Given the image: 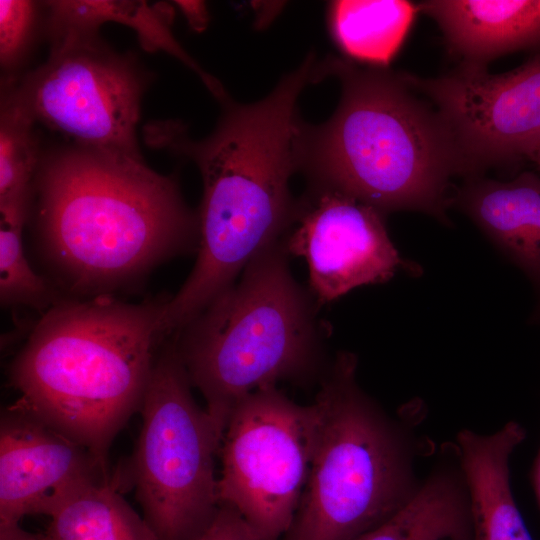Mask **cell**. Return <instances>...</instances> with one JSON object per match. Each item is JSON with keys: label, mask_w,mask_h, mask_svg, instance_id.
Here are the masks:
<instances>
[{"label": "cell", "mask_w": 540, "mask_h": 540, "mask_svg": "<svg viewBox=\"0 0 540 540\" xmlns=\"http://www.w3.org/2000/svg\"><path fill=\"white\" fill-rule=\"evenodd\" d=\"M119 477L83 485L50 513L44 540H159L119 492Z\"/></svg>", "instance_id": "e0dca14e"}, {"label": "cell", "mask_w": 540, "mask_h": 540, "mask_svg": "<svg viewBox=\"0 0 540 540\" xmlns=\"http://www.w3.org/2000/svg\"><path fill=\"white\" fill-rule=\"evenodd\" d=\"M49 28L52 33L66 31L97 33L108 21L134 29L149 51L163 50L202 75L203 68L175 40L171 30L173 10L167 4L149 5L145 1H49Z\"/></svg>", "instance_id": "d6986e66"}, {"label": "cell", "mask_w": 540, "mask_h": 540, "mask_svg": "<svg viewBox=\"0 0 540 540\" xmlns=\"http://www.w3.org/2000/svg\"><path fill=\"white\" fill-rule=\"evenodd\" d=\"M530 161H532L536 165L537 169L540 171V148L531 157Z\"/></svg>", "instance_id": "4316f807"}, {"label": "cell", "mask_w": 540, "mask_h": 540, "mask_svg": "<svg viewBox=\"0 0 540 540\" xmlns=\"http://www.w3.org/2000/svg\"><path fill=\"white\" fill-rule=\"evenodd\" d=\"M419 12L401 0H339L329 8L332 36L350 58L387 67Z\"/></svg>", "instance_id": "ac0fdd59"}, {"label": "cell", "mask_w": 540, "mask_h": 540, "mask_svg": "<svg viewBox=\"0 0 540 540\" xmlns=\"http://www.w3.org/2000/svg\"><path fill=\"white\" fill-rule=\"evenodd\" d=\"M526 430L509 421L490 434L462 429L456 457L470 508L472 540H533L516 505L509 462L524 441Z\"/></svg>", "instance_id": "5bb4252c"}, {"label": "cell", "mask_w": 540, "mask_h": 540, "mask_svg": "<svg viewBox=\"0 0 540 540\" xmlns=\"http://www.w3.org/2000/svg\"><path fill=\"white\" fill-rule=\"evenodd\" d=\"M314 436L311 405L261 388L232 411L219 456V503L235 509L265 540H282L307 482Z\"/></svg>", "instance_id": "ba28073f"}, {"label": "cell", "mask_w": 540, "mask_h": 540, "mask_svg": "<svg viewBox=\"0 0 540 540\" xmlns=\"http://www.w3.org/2000/svg\"><path fill=\"white\" fill-rule=\"evenodd\" d=\"M452 207L540 286V175L525 171L510 181L465 179L452 192Z\"/></svg>", "instance_id": "9a60e30c"}, {"label": "cell", "mask_w": 540, "mask_h": 540, "mask_svg": "<svg viewBox=\"0 0 540 540\" xmlns=\"http://www.w3.org/2000/svg\"><path fill=\"white\" fill-rule=\"evenodd\" d=\"M403 76L450 128L466 179L491 167L530 160L540 148V52L500 74L459 64L437 77Z\"/></svg>", "instance_id": "30bf717a"}, {"label": "cell", "mask_w": 540, "mask_h": 540, "mask_svg": "<svg viewBox=\"0 0 540 540\" xmlns=\"http://www.w3.org/2000/svg\"><path fill=\"white\" fill-rule=\"evenodd\" d=\"M287 255L283 239L266 247L237 283L172 334L190 383L222 436L246 396L305 376L318 363L313 303L292 276Z\"/></svg>", "instance_id": "5b68a950"}, {"label": "cell", "mask_w": 540, "mask_h": 540, "mask_svg": "<svg viewBox=\"0 0 540 540\" xmlns=\"http://www.w3.org/2000/svg\"><path fill=\"white\" fill-rule=\"evenodd\" d=\"M0 540H44L43 534L25 530L20 522L0 520Z\"/></svg>", "instance_id": "d4e9b609"}, {"label": "cell", "mask_w": 540, "mask_h": 540, "mask_svg": "<svg viewBox=\"0 0 540 540\" xmlns=\"http://www.w3.org/2000/svg\"><path fill=\"white\" fill-rule=\"evenodd\" d=\"M531 480H532L535 497H536L537 504L540 511V448L533 464V468L531 472Z\"/></svg>", "instance_id": "484cf974"}, {"label": "cell", "mask_w": 540, "mask_h": 540, "mask_svg": "<svg viewBox=\"0 0 540 540\" xmlns=\"http://www.w3.org/2000/svg\"><path fill=\"white\" fill-rule=\"evenodd\" d=\"M357 357L340 352L311 405L312 456L293 523L282 540H351L405 506L417 440L359 387Z\"/></svg>", "instance_id": "8992f818"}, {"label": "cell", "mask_w": 540, "mask_h": 540, "mask_svg": "<svg viewBox=\"0 0 540 540\" xmlns=\"http://www.w3.org/2000/svg\"><path fill=\"white\" fill-rule=\"evenodd\" d=\"M32 195L0 203V300L5 307L28 306L47 311L62 301L59 291L30 266L23 228Z\"/></svg>", "instance_id": "ffe728a7"}, {"label": "cell", "mask_w": 540, "mask_h": 540, "mask_svg": "<svg viewBox=\"0 0 540 540\" xmlns=\"http://www.w3.org/2000/svg\"><path fill=\"white\" fill-rule=\"evenodd\" d=\"M0 115V203H4L32 195L38 148L35 122L6 94Z\"/></svg>", "instance_id": "44dd1931"}, {"label": "cell", "mask_w": 540, "mask_h": 540, "mask_svg": "<svg viewBox=\"0 0 540 540\" xmlns=\"http://www.w3.org/2000/svg\"><path fill=\"white\" fill-rule=\"evenodd\" d=\"M190 540H265L232 507L220 504L208 525Z\"/></svg>", "instance_id": "603a6c76"}, {"label": "cell", "mask_w": 540, "mask_h": 540, "mask_svg": "<svg viewBox=\"0 0 540 540\" xmlns=\"http://www.w3.org/2000/svg\"><path fill=\"white\" fill-rule=\"evenodd\" d=\"M91 452L18 404L0 420V520L49 516L85 484L111 479Z\"/></svg>", "instance_id": "7c38bea8"}, {"label": "cell", "mask_w": 540, "mask_h": 540, "mask_svg": "<svg viewBox=\"0 0 540 540\" xmlns=\"http://www.w3.org/2000/svg\"><path fill=\"white\" fill-rule=\"evenodd\" d=\"M52 35L47 61L9 96L34 122L76 141L141 157L136 126L143 81L131 60L97 33Z\"/></svg>", "instance_id": "9c48e42d"}, {"label": "cell", "mask_w": 540, "mask_h": 540, "mask_svg": "<svg viewBox=\"0 0 540 540\" xmlns=\"http://www.w3.org/2000/svg\"><path fill=\"white\" fill-rule=\"evenodd\" d=\"M336 77L341 97L324 123L301 127L298 158L309 184L340 191L386 216L417 211L449 223L452 180L467 178L438 110L402 73L330 56L312 83Z\"/></svg>", "instance_id": "3957f363"}, {"label": "cell", "mask_w": 540, "mask_h": 540, "mask_svg": "<svg viewBox=\"0 0 540 540\" xmlns=\"http://www.w3.org/2000/svg\"><path fill=\"white\" fill-rule=\"evenodd\" d=\"M174 335L162 343L140 407L130 479L159 540H190L220 503L215 458L222 435L195 401Z\"/></svg>", "instance_id": "52a82bcc"}, {"label": "cell", "mask_w": 540, "mask_h": 540, "mask_svg": "<svg viewBox=\"0 0 540 540\" xmlns=\"http://www.w3.org/2000/svg\"><path fill=\"white\" fill-rule=\"evenodd\" d=\"M32 193L39 250L77 295H112L198 246L177 182L141 157L76 144L42 162Z\"/></svg>", "instance_id": "7a4b0ae2"}, {"label": "cell", "mask_w": 540, "mask_h": 540, "mask_svg": "<svg viewBox=\"0 0 540 540\" xmlns=\"http://www.w3.org/2000/svg\"><path fill=\"white\" fill-rule=\"evenodd\" d=\"M315 62L308 54L259 101L221 102L219 122L205 139H188L182 124L163 138L161 146L196 163L203 182L197 259L179 291L164 304L160 324L166 333L187 325L289 230L296 208L289 181L299 171L303 124L297 102L312 83Z\"/></svg>", "instance_id": "6da1fadb"}, {"label": "cell", "mask_w": 540, "mask_h": 540, "mask_svg": "<svg viewBox=\"0 0 540 540\" xmlns=\"http://www.w3.org/2000/svg\"><path fill=\"white\" fill-rule=\"evenodd\" d=\"M472 540L469 498L459 464L438 465L416 495L351 540Z\"/></svg>", "instance_id": "2e32d148"}, {"label": "cell", "mask_w": 540, "mask_h": 540, "mask_svg": "<svg viewBox=\"0 0 540 540\" xmlns=\"http://www.w3.org/2000/svg\"><path fill=\"white\" fill-rule=\"evenodd\" d=\"M292 226L285 249L305 259L319 303L384 283L401 269L416 271L391 241L385 215L335 189L309 184L296 201Z\"/></svg>", "instance_id": "8fae6325"}, {"label": "cell", "mask_w": 540, "mask_h": 540, "mask_svg": "<svg viewBox=\"0 0 540 540\" xmlns=\"http://www.w3.org/2000/svg\"><path fill=\"white\" fill-rule=\"evenodd\" d=\"M36 3L27 0L0 1V62L14 68L22 58L35 24Z\"/></svg>", "instance_id": "7402d4cb"}, {"label": "cell", "mask_w": 540, "mask_h": 540, "mask_svg": "<svg viewBox=\"0 0 540 540\" xmlns=\"http://www.w3.org/2000/svg\"><path fill=\"white\" fill-rule=\"evenodd\" d=\"M432 18L461 65L482 66L517 51L540 52V0H428Z\"/></svg>", "instance_id": "4fadbf2b"}, {"label": "cell", "mask_w": 540, "mask_h": 540, "mask_svg": "<svg viewBox=\"0 0 540 540\" xmlns=\"http://www.w3.org/2000/svg\"><path fill=\"white\" fill-rule=\"evenodd\" d=\"M165 300H62L10 365L15 403L88 449L107 473L111 444L139 412L166 339L159 328Z\"/></svg>", "instance_id": "277c9868"}, {"label": "cell", "mask_w": 540, "mask_h": 540, "mask_svg": "<svg viewBox=\"0 0 540 540\" xmlns=\"http://www.w3.org/2000/svg\"><path fill=\"white\" fill-rule=\"evenodd\" d=\"M180 11L184 14L190 27L195 31H203L208 24V11L206 4L202 1H174Z\"/></svg>", "instance_id": "cb8c5ba5"}, {"label": "cell", "mask_w": 540, "mask_h": 540, "mask_svg": "<svg viewBox=\"0 0 540 540\" xmlns=\"http://www.w3.org/2000/svg\"><path fill=\"white\" fill-rule=\"evenodd\" d=\"M441 540H453V539H441Z\"/></svg>", "instance_id": "83f0119b"}]
</instances>
